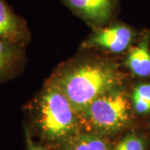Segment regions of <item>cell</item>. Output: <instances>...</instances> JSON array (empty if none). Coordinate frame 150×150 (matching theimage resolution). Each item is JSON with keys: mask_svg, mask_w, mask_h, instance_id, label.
Masks as SVG:
<instances>
[{"mask_svg": "<svg viewBox=\"0 0 150 150\" xmlns=\"http://www.w3.org/2000/svg\"><path fill=\"white\" fill-rule=\"evenodd\" d=\"M127 64L132 72L140 77L150 75V51L148 42L144 40L129 53Z\"/></svg>", "mask_w": 150, "mask_h": 150, "instance_id": "cell-8", "label": "cell"}, {"mask_svg": "<svg viewBox=\"0 0 150 150\" xmlns=\"http://www.w3.org/2000/svg\"><path fill=\"white\" fill-rule=\"evenodd\" d=\"M77 15L94 26H103L111 20L118 0H63Z\"/></svg>", "mask_w": 150, "mask_h": 150, "instance_id": "cell-4", "label": "cell"}, {"mask_svg": "<svg viewBox=\"0 0 150 150\" xmlns=\"http://www.w3.org/2000/svg\"><path fill=\"white\" fill-rule=\"evenodd\" d=\"M135 110L139 113H146L150 111V102L139 98H133Z\"/></svg>", "mask_w": 150, "mask_h": 150, "instance_id": "cell-12", "label": "cell"}, {"mask_svg": "<svg viewBox=\"0 0 150 150\" xmlns=\"http://www.w3.org/2000/svg\"><path fill=\"white\" fill-rule=\"evenodd\" d=\"M144 142L135 134L126 135L113 150H144Z\"/></svg>", "mask_w": 150, "mask_h": 150, "instance_id": "cell-10", "label": "cell"}, {"mask_svg": "<svg viewBox=\"0 0 150 150\" xmlns=\"http://www.w3.org/2000/svg\"><path fill=\"white\" fill-rule=\"evenodd\" d=\"M121 76L112 63L87 62L64 71L54 82L67 97L79 116L95 98L117 88Z\"/></svg>", "mask_w": 150, "mask_h": 150, "instance_id": "cell-1", "label": "cell"}, {"mask_svg": "<svg viewBox=\"0 0 150 150\" xmlns=\"http://www.w3.org/2000/svg\"><path fill=\"white\" fill-rule=\"evenodd\" d=\"M133 98H139L150 102V83L137 86L134 90Z\"/></svg>", "mask_w": 150, "mask_h": 150, "instance_id": "cell-11", "label": "cell"}, {"mask_svg": "<svg viewBox=\"0 0 150 150\" xmlns=\"http://www.w3.org/2000/svg\"><path fill=\"white\" fill-rule=\"evenodd\" d=\"M133 38L132 29L116 23L95 32L85 43L87 47H98L112 53H121L129 47Z\"/></svg>", "mask_w": 150, "mask_h": 150, "instance_id": "cell-5", "label": "cell"}, {"mask_svg": "<svg viewBox=\"0 0 150 150\" xmlns=\"http://www.w3.org/2000/svg\"><path fill=\"white\" fill-rule=\"evenodd\" d=\"M80 116L99 132L115 133L129 122V101L123 91L114 88L95 98Z\"/></svg>", "mask_w": 150, "mask_h": 150, "instance_id": "cell-3", "label": "cell"}, {"mask_svg": "<svg viewBox=\"0 0 150 150\" xmlns=\"http://www.w3.org/2000/svg\"><path fill=\"white\" fill-rule=\"evenodd\" d=\"M28 38L25 21L17 15L5 0H0V39L23 44Z\"/></svg>", "mask_w": 150, "mask_h": 150, "instance_id": "cell-6", "label": "cell"}, {"mask_svg": "<svg viewBox=\"0 0 150 150\" xmlns=\"http://www.w3.org/2000/svg\"><path fill=\"white\" fill-rule=\"evenodd\" d=\"M23 45L0 39V81L11 76L20 67L23 59Z\"/></svg>", "mask_w": 150, "mask_h": 150, "instance_id": "cell-7", "label": "cell"}, {"mask_svg": "<svg viewBox=\"0 0 150 150\" xmlns=\"http://www.w3.org/2000/svg\"><path fill=\"white\" fill-rule=\"evenodd\" d=\"M69 150H109L105 140L94 134H82L73 139Z\"/></svg>", "mask_w": 150, "mask_h": 150, "instance_id": "cell-9", "label": "cell"}, {"mask_svg": "<svg viewBox=\"0 0 150 150\" xmlns=\"http://www.w3.org/2000/svg\"><path fill=\"white\" fill-rule=\"evenodd\" d=\"M26 137H27V145H28V149L27 150H45L43 149V147L39 146V145L35 144L33 140L31 139V136L28 133V131H27L26 133Z\"/></svg>", "mask_w": 150, "mask_h": 150, "instance_id": "cell-13", "label": "cell"}, {"mask_svg": "<svg viewBox=\"0 0 150 150\" xmlns=\"http://www.w3.org/2000/svg\"><path fill=\"white\" fill-rule=\"evenodd\" d=\"M32 105L35 110V124L47 139H65L75 133L79 115L64 93L52 83Z\"/></svg>", "mask_w": 150, "mask_h": 150, "instance_id": "cell-2", "label": "cell"}]
</instances>
